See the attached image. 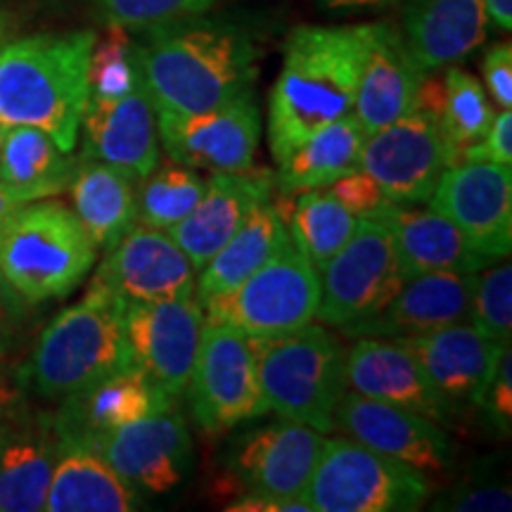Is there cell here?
<instances>
[{
	"label": "cell",
	"mask_w": 512,
	"mask_h": 512,
	"mask_svg": "<svg viewBox=\"0 0 512 512\" xmlns=\"http://www.w3.org/2000/svg\"><path fill=\"white\" fill-rule=\"evenodd\" d=\"M133 53L157 114L214 110L252 91L256 79V46L238 24L192 17L150 29Z\"/></svg>",
	"instance_id": "6da1fadb"
},
{
	"label": "cell",
	"mask_w": 512,
	"mask_h": 512,
	"mask_svg": "<svg viewBox=\"0 0 512 512\" xmlns=\"http://www.w3.org/2000/svg\"><path fill=\"white\" fill-rule=\"evenodd\" d=\"M366 53L361 27H297L287 36L283 69L268 98V145L275 162L332 121L354 114Z\"/></svg>",
	"instance_id": "7a4b0ae2"
},
{
	"label": "cell",
	"mask_w": 512,
	"mask_h": 512,
	"mask_svg": "<svg viewBox=\"0 0 512 512\" xmlns=\"http://www.w3.org/2000/svg\"><path fill=\"white\" fill-rule=\"evenodd\" d=\"M93 31L36 34L0 46V121L46 131L64 152L79 143L91 86Z\"/></svg>",
	"instance_id": "3957f363"
},
{
	"label": "cell",
	"mask_w": 512,
	"mask_h": 512,
	"mask_svg": "<svg viewBox=\"0 0 512 512\" xmlns=\"http://www.w3.org/2000/svg\"><path fill=\"white\" fill-rule=\"evenodd\" d=\"M124 311L126 302L91 280L79 302L57 313L38 337L27 366L34 392L62 401L136 366Z\"/></svg>",
	"instance_id": "277c9868"
},
{
	"label": "cell",
	"mask_w": 512,
	"mask_h": 512,
	"mask_svg": "<svg viewBox=\"0 0 512 512\" xmlns=\"http://www.w3.org/2000/svg\"><path fill=\"white\" fill-rule=\"evenodd\" d=\"M95 259L91 235L60 202H27L0 221V273L29 306L69 297Z\"/></svg>",
	"instance_id": "5b68a950"
},
{
	"label": "cell",
	"mask_w": 512,
	"mask_h": 512,
	"mask_svg": "<svg viewBox=\"0 0 512 512\" xmlns=\"http://www.w3.org/2000/svg\"><path fill=\"white\" fill-rule=\"evenodd\" d=\"M268 411L328 434L347 392V349L323 325L249 337Z\"/></svg>",
	"instance_id": "8992f818"
},
{
	"label": "cell",
	"mask_w": 512,
	"mask_h": 512,
	"mask_svg": "<svg viewBox=\"0 0 512 512\" xmlns=\"http://www.w3.org/2000/svg\"><path fill=\"white\" fill-rule=\"evenodd\" d=\"M430 494L425 472L337 437L323 441L304 498L313 512H413Z\"/></svg>",
	"instance_id": "52a82bcc"
},
{
	"label": "cell",
	"mask_w": 512,
	"mask_h": 512,
	"mask_svg": "<svg viewBox=\"0 0 512 512\" xmlns=\"http://www.w3.org/2000/svg\"><path fill=\"white\" fill-rule=\"evenodd\" d=\"M320 273L292 238L247 280L202 302L204 320L226 323L247 337H275L316 320Z\"/></svg>",
	"instance_id": "ba28073f"
},
{
	"label": "cell",
	"mask_w": 512,
	"mask_h": 512,
	"mask_svg": "<svg viewBox=\"0 0 512 512\" xmlns=\"http://www.w3.org/2000/svg\"><path fill=\"white\" fill-rule=\"evenodd\" d=\"M185 396L195 425L211 437L266 415L252 339L226 323L204 320Z\"/></svg>",
	"instance_id": "9c48e42d"
},
{
	"label": "cell",
	"mask_w": 512,
	"mask_h": 512,
	"mask_svg": "<svg viewBox=\"0 0 512 512\" xmlns=\"http://www.w3.org/2000/svg\"><path fill=\"white\" fill-rule=\"evenodd\" d=\"M403 283L392 233L377 219H358L347 245L320 271L316 318L344 330L375 316Z\"/></svg>",
	"instance_id": "30bf717a"
},
{
	"label": "cell",
	"mask_w": 512,
	"mask_h": 512,
	"mask_svg": "<svg viewBox=\"0 0 512 512\" xmlns=\"http://www.w3.org/2000/svg\"><path fill=\"white\" fill-rule=\"evenodd\" d=\"M451 164L453 150L437 119L418 107L368 133L361 150V169L392 204H425Z\"/></svg>",
	"instance_id": "8fae6325"
},
{
	"label": "cell",
	"mask_w": 512,
	"mask_h": 512,
	"mask_svg": "<svg viewBox=\"0 0 512 512\" xmlns=\"http://www.w3.org/2000/svg\"><path fill=\"white\" fill-rule=\"evenodd\" d=\"M430 209L446 216L479 254L494 261L512 249V166L491 162L451 164L441 174Z\"/></svg>",
	"instance_id": "7c38bea8"
},
{
	"label": "cell",
	"mask_w": 512,
	"mask_h": 512,
	"mask_svg": "<svg viewBox=\"0 0 512 512\" xmlns=\"http://www.w3.org/2000/svg\"><path fill=\"white\" fill-rule=\"evenodd\" d=\"M164 152L197 171L221 174L254 164L261 140V114L247 91L226 105L200 114H157Z\"/></svg>",
	"instance_id": "4fadbf2b"
},
{
	"label": "cell",
	"mask_w": 512,
	"mask_h": 512,
	"mask_svg": "<svg viewBox=\"0 0 512 512\" xmlns=\"http://www.w3.org/2000/svg\"><path fill=\"white\" fill-rule=\"evenodd\" d=\"M133 363L143 368L166 394L178 399L190 380L204 330L202 302L190 297L162 302H133L124 311Z\"/></svg>",
	"instance_id": "5bb4252c"
},
{
	"label": "cell",
	"mask_w": 512,
	"mask_h": 512,
	"mask_svg": "<svg viewBox=\"0 0 512 512\" xmlns=\"http://www.w3.org/2000/svg\"><path fill=\"white\" fill-rule=\"evenodd\" d=\"M323 441V432L280 418L240 434L226 453V470L245 494L304 498Z\"/></svg>",
	"instance_id": "9a60e30c"
},
{
	"label": "cell",
	"mask_w": 512,
	"mask_h": 512,
	"mask_svg": "<svg viewBox=\"0 0 512 512\" xmlns=\"http://www.w3.org/2000/svg\"><path fill=\"white\" fill-rule=\"evenodd\" d=\"M335 430L420 472L446 470L453 460V444L439 422L351 389L337 406Z\"/></svg>",
	"instance_id": "2e32d148"
},
{
	"label": "cell",
	"mask_w": 512,
	"mask_h": 512,
	"mask_svg": "<svg viewBox=\"0 0 512 512\" xmlns=\"http://www.w3.org/2000/svg\"><path fill=\"white\" fill-rule=\"evenodd\" d=\"M91 280L121 302H162L195 294L197 268L166 230L136 223L107 252Z\"/></svg>",
	"instance_id": "e0dca14e"
},
{
	"label": "cell",
	"mask_w": 512,
	"mask_h": 512,
	"mask_svg": "<svg viewBox=\"0 0 512 512\" xmlns=\"http://www.w3.org/2000/svg\"><path fill=\"white\" fill-rule=\"evenodd\" d=\"M126 482L147 494H166L183 482L190 434L176 406L128 422L91 446Z\"/></svg>",
	"instance_id": "ac0fdd59"
},
{
	"label": "cell",
	"mask_w": 512,
	"mask_h": 512,
	"mask_svg": "<svg viewBox=\"0 0 512 512\" xmlns=\"http://www.w3.org/2000/svg\"><path fill=\"white\" fill-rule=\"evenodd\" d=\"M275 192V171L249 164L240 171L211 174L204 183L200 202L166 233L188 254L190 264L200 271L259 204Z\"/></svg>",
	"instance_id": "d6986e66"
},
{
	"label": "cell",
	"mask_w": 512,
	"mask_h": 512,
	"mask_svg": "<svg viewBox=\"0 0 512 512\" xmlns=\"http://www.w3.org/2000/svg\"><path fill=\"white\" fill-rule=\"evenodd\" d=\"M477 273H422L406 278L375 316L349 325L347 337L406 339L467 323Z\"/></svg>",
	"instance_id": "ffe728a7"
},
{
	"label": "cell",
	"mask_w": 512,
	"mask_h": 512,
	"mask_svg": "<svg viewBox=\"0 0 512 512\" xmlns=\"http://www.w3.org/2000/svg\"><path fill=\"white\" fill-rule=\"evenodd\" d=\"M176 401L143 368L131 366L62 399V411L53 420L60 441L93 446L105 434L143 415L166 411Z\"/></svg>",
	"instance_id": "44dd1931"
},
{
	"label": "cell",
	"mask_w": 512,
	"mask_h": 512,
	"mask_svg": "<svg viewBox=\"0 0 512 512\" xmlns=\"http://www.w3.org/2000/svg\"><path fill=\"white\" fill-rule=\"evenodd\" d=\"M425 72L389 22L366 24V53L358 76L354 117L366 133L394 124L415 110Z\"/></svg>",
	"instance_id": "7402d4cb"
},
{
	"label": "cell",
	"mask_w": 512,
	"mask_h": 512,
	"mask_svg": "<svg viewBox=\"0 0 512 512\" xmlns=\"http://www.w3.org/2000/svg\"><path fill=\"white\" fill-rule=\"evenodd\" d=\"M347 389L408 408L441 427L456 415V406L432 387L415 356L399 339L358 337L354 347L347 349Z\"/></svg>",
	"instance_id": "603a6c76"
},
{
	"label": "cell",
	"mask_w": 512,
	"mask_h": 512,
	"mask_svg": "<svg viewBox=\"0 0 512 512\" xmlns=\"http://www.w3.org/2000/svg\"><path fill=\"white\" fill-rule=\"evenodd\" d=\"M81 128V159L105 162L136 181L159 162L157 112L143 86L112 100L88 98Z\"/></svg>",
	"instance_id": "cb8c5ba5"
},
{
	"label": "cell",
	"mask_w": 512,
	"mask_h": 512,
	"mask_svg": "<svg viewBox=\"0 0 512 512\" xmlns=\"http://www.w3.org/2000/svg\"><path fill=\"white\" fill-rule=\"evenodd\" d=\"M399 342L415 356L432 387L456 408L460 403H482L503 349L508 347L484 337L470 320Z\"/></svg>",
	"instance_id": "d4e9b609"
},
{
	"label": "cell",
	"mask_w": 512,
	"mask_h": 512,
	"mask_svg": "<svg viewBox=\"0 0 512 512\" xmlns=\"http://www.w3.org/2000/svg\"><path fill=\"white\" fill-rule=\"evenodd\" d=\"M392 233L401 278L422 273H479L496 261L479 254L446 216L420 204H389L375 216Z\"/></svg>",
	"instance_id": "484cf974"
},
{
	"label": "cell",
	"mask_w": 512,
	"mask_h": 512,
	"mask_svg": "<svg viewBox=\"0 0 512 512\" xmlns=\"http://www.w3.org/2000/svg\"><path fill=\"white\" fill-rule=\"evenodd\" d=\"M486 29V0H403L401 34L425 74L475 53Z\"/></svg>",
	"instance_id": "4316f807"
},
{
	"label": "cell",
	"mask_w": 512,
	"mask_h": 512,
	"mask_svg": "<svg viewBox=\"0 0 512 512\" xmlns=\"http://www.w3.org/2000/svg\"><path fill=\"white\" fill-rule=\"evenodd\" d=\"M140 508L138 489L126 482L91 446L60 441L53 477H50L48 512H131Z\"/></svg>",
	"instance_id": "83f0119b"
},
{
	"label": "cell",
	"mask_w": 512,
	"mask_h": 512,
	"mask_svg": "<svg viewBox=\"0 0 512 512\" xmlns=\"http://www.w3.org/2000/svg\"><path fill=\"white\" fill-rule=\"evenodd\" d=\"M60 437L53 418L24 427H0V512L46 508Z\"/></svg>",
	"instance_id": "f1b7e54d"
},
{
	"label": "cell",
	"mask_w": 512,
	"mask_h": 512,
	"mask_svg": "<svg viewBox=\"0 0 512 512\" xmlns=\"http://www.w3.org/2000/svg\"><path fill=\"white\" fill-rule=\"evenodd\" d=\"M79 159L64 152L46 131L8 126L0 145V188L19 202L50 200L69 190Z\"/></svg>",
	"instance_id": "f546056e"
},
{
	"label": "cell",
	"mask_w": 512,
	"mask_h": 512,
	"mask_svg": "<svg viewBox=\"0 0 512 512\" xmlns=\"http://www.w3.org/2000/svg\"><path fill=\"white\" fill-rule=\"evenodd\" d=\"M69 190L74 214L98 249L110 252L136 226V178L124 171L79 157Z\"/></svg>",
	"instance_id": "4dcf8cb0"
},
{
	"label": "cell",
	"mask_w": 512,
	"mask_h": 512,
	"mask_svg": "<svg viewBox=\"0 0 512 512\" xmlns=\"http://www.w3.org/2000/svg\"><path fill=\"white\" fill-rule=\"evenodd\" d=\"M287 240H290V233L275 214L271 200L259 204L235 230L233 238L197 271L200 278L195 283V297L207 302L211 297L235 290L256 268L264 266Z\"/></svg>",
	"instance_id": "1f68e13d"
},
{
	"label": "cell",
	"mask_w": 512,
	"mask_h": 512,
	"mask_svg": "<svg viewBox=\"0 0 512 512\" xmlns=\"http://www.w3.org/2000/svg\"><path fill=\"white\" fill-rule=\"evenodd\" d=\"M366 136L368 133L363 131L354 114L320 128L278 164L275 190L302 192L325 188L339 176L361 169V150Z\"/></svg>",
	"instance_id": "d6a6232c"
},
{
	"label": "cell",
	"mask_w": 512,
	"mask_h": 512,
	"mask_svg": "<svg viewBox=\"0 0 512 512\" xmlns=\"http://www.w3.org/2000/svg\"><path fill=\"white\" fill-rule=\"evenodd\" d=\"M285 226L294 245L302 249L320 273L332 256L347 245L358 219L325 188H311L297 192L292 216Z\"/></svg>",
	"instance_id": "836d02e7"
},
{
	"label": "cell",
	"mask_w": 512,
	"mask_h": 512,
	"mask_svg": "<svg viewBox=\"0 0 512 512\" xmlns=\"http://www.w3.org/2000/svg\"><path fill=\"white\" fill-rule=\"evenodd\" d=\"M207 178L176 159L159 157L150 174L136 181V223L169 230L200 202Z\"/></svg>",
	"instance_id": "e575fe53"
},
{
	"label": "cell",
	"mask_w": 512,
	"mask_h": 512,
	"mask_svg": "<svg viewBox=\"0 0 512 512\" xmlns=\"http://www.w3.org/2000/svg\"><path fill=\"white\" fill-rule=\"evenodd\" d=\"M441 81H444V98H441V107L434 119H437L446 143L451 145L453 164H458L463 159V152L486 136L496 112L477 76L463 72L456 64L448 67Z\"/></svg>",
	"instance_id": "d590c367"
},
{
	"label": "cell",
	"mask_w": 512,
	"mask_h": 512,
	"mask_svg": "<svg viewBox=\"0 0 512 512\" xmlns=\"http://www.w3.org/2000/svg\"><path fill=\"white\" fill-rule=\"evenodd\" d=\"M124 27L107 24V34L102 41L95 38L88 64V86L91 98L112 100L133 93L140 88V76L136 67V53Z\"/></svg>",
	"instance_id": "8d00e7d4"
},
{
	"label": "cell",
	"mask_w": 512,
	"mask_h": 512,
	"mask_svg": "<svg viewBox=\"0 0 512 512\" xmlns=\"http://www.w3.org/2000/svg\"><path fill=\"white\" fill-rule=\"evenodd\" d=\"M470 323L494 342L510 344L512 337V266L503 261L477 273Z\"/></svg>",
	"instance_id": "74e56055"
},
{
	"label": "cell",
	"mask_w": 512,
	"mask_h": 512,
	"mask_svg": "<svg viewBox=\"0 0 512 512\" xmlns=\"http://www.w3.org/2000/svg\"><path fill=\"white\" fill-rule=\"evenodd\" d=\"M219 3L221 0H98V10L114 27L150 31L200 17Z\"/></svg>",
	"instance_id": "f35d334b"
},
{
	"label": "cell",
	"mask_w": 512,
	"mask_h": 512,
	"mask_svg": "<svg viewBox=\"0 0 512 512\" xmlns=\"http://www.w3.org/2000/svg\"><path fill=\"white\" fill-rule=\"evenodd\" d=\"M325 190H328L344 209H349L356 219H375L377 214H382V211L392 204L384 197V192L380 185L375 183V178L368 176L363 169L339 176L337 181L325 185Z\"/></svg>",
	"instance_id": "ab89813d"
},
{
	"label": "cell",
	"mask_w": 512,
	"mask_h": 512,
	"mask_svg": "<svg viewBox=\"0 0 512 512\" xmlns=\"http://www.w3.org/2000/svg\"><path fill=\"white\" fill-rule=\"evenodd\" d=\"M477 408H482L484 418L501 437H508L512 427V354L510 344L503 349L501 361H498L496 373L491 377L489 387L482 396V403Z\"/></svg>",
	"instance_id": "60d3db41"
},
{
	"label": "cell",
	"mask_w": 512,
	"mask_h": 512,
	"mask_svg": "<svg viewBox=\"0 0 512 512\" xmlns=\"http://www.w3.org/2000/svg\"><path fill=\"white\" fill-rule=\"evenodd\" d=\"M510 486L498 482H472L463 484L451 496L434 503V510H510Z\"/></svg>",
	"instance_id": "b9f144b4"
},
{
	"label": "cell",
	"mask_w": 512,
	"mask_h": 512,
	"mask_svg": "<svg viewBox=\"0 0 512 512\" xmlns=\"http://www.w3.org/2000/svg\"><path fill=\"white\" fill-rule=\"evenodd\" d=\"M475 159V162H491L501 166H512V114L501 110L491 121L486 136L463 152L460 162Z\"/></svg>",
	"instance_id": "7bdbcfd3"
},
{
	"label": "cell",
	"mask_w": 512,
	"mask_h": 512,
	"mask_svg": "<svg viewBox=\"0 0 512 512\" xmlns=\"http://www.w3.org/2000/svg\"><path fill=\"white\" fill-rule=\"evenodd\" d=\"M486 91L501 105V110L512 107V48L510 43H496L486 50L482 62Z\"/></svg>",
	"instance_id": "ee69618b"
},
{
	"label": "cell",
	"mask_w": 512,
	"mask_h": 512,
	"mask_svg": "<svg viewBox=\"0 0 512 512\" xmlns=\"http://www.w3.org/2000/svg\"><path fill=\"white\" fill-rule=\"evenodd\" d=\"M27 302L15 292L5 275L0 273V351L8 347L10 337L15 335L19 325H22L24 313H27Z\"/></svg>",
	"instance_id": "f6af8a7d"
},
{
	"label": "cell",
	"mask_w": 512,
	"mask_h": 512,
	"mask_svg": "<svg viewBox=\"0 0 512 512\" xmlns=\"http://www.w3.org/2000/svg\"><path fill=\"white\" fill-rule=\"evenodd\" d=\"M228 512H313L306 498H280L264 494H245L223 505Z\"/></svg>",
	"instance_id": "bcb514c9"
},
{
	"label": "cell",
	"mask_w": 512,
	"mask_h": 512,
	"mask_svg": "<svg viewBox=\"0 0 512 512\" xmlns=\"http://www.w3.org/2000/svg\"><path fill=\"white\" fill-rule=\"evenodd\" d=\"M486 17L498 31L512 29V0H486Z\"/></svg>",
	"instance_id": "7dc6e473"
},
{
	"label": "cell",
	"mask_w": 512,
	"mask_h": 512,
	"mask_svg": "<svg viewBox=\"0 0 512 512\" xmlns=\"http://www.w3.org/2000/svg\"><path fill=\"white\" fill-rule=\"evenodd\" d=\"M320 5L330 10H361V8H377V5L399 3V0H318Z\"/></svg>",
	"instance_id": "c3c4849f"
},
{
	"label": "cell",
	"mask_w": 512,
	"mask_h": 512,
	"mask_svg": "<svg viewBox=\"0 0 512 512\" xmlns=\"http://www.w3.org/2000/svg\"><path fill=\"white\" fill-rule=\"evenodd\" d=\"M24 202H19L15 195H10L8 190H3L0 188V221L5 219V216L10 214V211H15L17 207H22Z\"/></svg>",
	"instance_id": "681fc988"
},
{
	"label": "cell",
	"mask_w": 512,
	"mask_h": 512,
	"mask_svg": "<svg viewBox=\"0 0 512 512\" xmlns=\"http://www.w3.org/2000/svg\"><path fill=\"white\" fill-rule=\"evenodd\" d=\"M10 34H12L10 15H8V12L0 10V46H5V43L10 41Z\"/></svg>",
	"instance_id": "f907efd6"
},
{
	"label": "cell",
	"mask_w": 512,
	"mask_h": 512,
	"mask_svg": "<svg viewBox=\"0 0 512 512\" xmlns=\"http://www.w3.org/2000/svg\"><path fill=\"white\" fill-rule=\"evenodd\" d=\"M5 128H8V126H5V124H3V121H0V145H3V136H5Z\"/></svg>",
	"instance_id": "816d5d0a"
}]
</instances>
